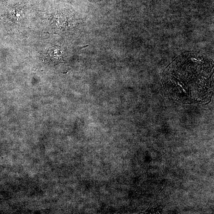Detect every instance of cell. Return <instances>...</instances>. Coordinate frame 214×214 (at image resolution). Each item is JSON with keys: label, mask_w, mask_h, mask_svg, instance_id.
I'll use <instances>...</instances> for the list:
<instances>
[{"label": "cell", "mask_w": 214, "mask_h": 214, "mask_svg": "<svg viewBox=\"0 0 214 214\" xmlns=\"http://www.w3.org/2000/svg\"><path fill=\"white\" fill-rule=\"evenodd\" d=\"M162 81L174 100L185 103L208 102L214 89L213 61L200 52H184L164 70Z\"/></svg>", "instance_id": "obj_1"}, {"label": "cell", "mask_w": 214, "mask_h": 214, "mask_svg": "<svg viewBox=\"0 0 214 214\" xmlns=\"http://www.w3.org/2000/svg\"><path fill=\"white\" fill-rule=\"evenodd\" d=\"M64 56V52L61 47L57 46L50 48L48 52V56L53 62L62 61Z\"/></svg>", "instance_id": "obj_2"}]
</instances>
